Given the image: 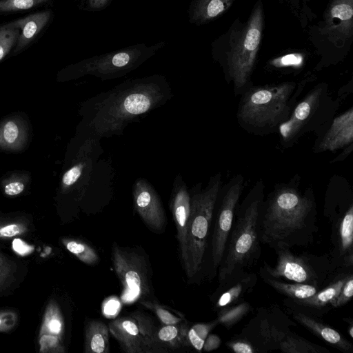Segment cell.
<instances>
[{
    "label": "cell",
    "mask_w": 353,
    "mask_h": 353,
    "mask_svg": "<svg viewBox=\"0 0 353 353\" xmlns=\"http://www.w3.org/2000/svg\"><path fill=\"white\" fill-rule=\"evenodd\" d=\"M172 97L170 83L163 74L126 80L83 103L81 114L85 135L97 140L121 136L129 124L162 106Z\"/></svg>",
    "instance_id": "cell-1"
},
{
    "label": "cell",
    "mask_w": 353,
    "mask_h": 353,
    "mask_svg": "<svg viewBox=\"0 0 353 353\" xmlns=\"http://www.w3.org/2000/svg\"><path fill=\"white\" fill-rule=\"evenodd\" d=\"M318 230L314 201L292 188L276 190L261 204L260 241L273 250L310 245Z\"/></svg>",
    "instance_id": "cell-2"
},
{
    "label": "cell",
    "mask_w": 353,
    "mask_h": 353,
    "mask_svg": "<svg viewBox=\"0 0 353 353\" xmlns=\"http://www.w3.org/2000/svg\"><path fill=\"white\" fill-rule=\"evenodd\" d=\"M265 26V11L257 0L245 21L236 18L228 29L211 43L214 60L224 68L236 88L244 85L254 70Z\"/></svg>",
    "instance_id": "cell-3"
},
{
    "label": "cell",
    "mask_w": 353,
    "mask_h": 353,
    "mask_svg": "<svg viewBox=\"0 0 353 353\" xmlns=\"http://www.w3.org/2000/svg\"><path fill=\"white\" fill-rule=\"evenodd\" d=\"M262 200L254 197L236 207L232 226L218 268L219 284L228 278L250 270L261 255L259 214Z\"/></svg>",
    "instance_id": "cell-4"
},
{
    "label": "cell",
    "mask_w": 353,
    "mask_h": 353,
    "mask_svg": "<svg viewBox=\"0 0 353 353\" xmlns=\"http://www.w3.org/2000/svg\"><path fill=\"white\" fill-rule=\"evenodd\" d=\"M220 186L219 179H215L206 188L191 196L185 242L180 253L183 268L189 279L197 278L201 272H205L206 256L208 262L212 219Z\"/></svg>",
    "instance_id": "cell-5"
},
{
    "label": "cell",
    "mask_w": 353,
    "mask_h": 353,
    "mask_svg": "<svg viewBox=\"0 0 353 353\" xmlns=\"http://www.w3.org/2000/svg\"><path fill=\"white\" fill-rule=\"evenodd\" d=\"M307 39L321 63L343 60L353 43V0H330L322 19L309 26Z\"/></svg>",
    "instance_id": "cell-6"
},
{
    "label": "cell",
    "mask_w": 353,
    "mask_h": 353,
    "mask_svg": "<svg viewBox=\"0 0 353 353\" xmlns=\"http://www.w3.org/2000/svg\"><path fill=\"white\" fill-rule=\"evenodd\" d=\"M276 262L271 266L263 261L259 275L272 279H284L293 283L324 288L332 279L339 268L329 254L321 256L303 252L296 254L290 248H277Z\"/></svg>",
    "instance_id": "cell-7"
},
{
    "label": "cell",
    "mask_w": 353,
    "mask_h": 353,
    "mask_svg": "<svg viewBox=\"0 0 353 353\" xmlns=\"http://www.w3.org/2000/svg\"><path fill=\"white\" fill-rule=\"evenodd\" d=\"M166 43H137L84 59L71 68L75 77L94 76L102 81L122 77L136 70L161 50Z\"/></svg>",
    "instance_id": "cell-8"
},
{
    "label": "cell",
    "mask_w": 353,
    "mask_h": 353,
    "mask_svg": "<svg viewBox=\"0 0 353 353\" xmlns=\"http://www.w3.org/2000/svg\"><path fill=\"white\" fill-rule=\"evenodd\" d=\"M296 324L279 307L272 304L257 310L238 336L249 341L259 352L278 350L280 342Z\"/></svg>",
    "instance_id": "cell-9"
},
{
    "label": "cell",
    "mask_w": 353,
    "mask_h": 353,
    "mask_svg": "<svg viewBox=\"0 0 353 353\" xmlns=\"http://www.w3.org/2000/svg\"><path fill=\"white\" fill-rule=\"evenodd\" d=\"M293 83L259 88L244 99L240 108V117L257 126L276 123L287 108L288 99L294 88Z\"/></svg>",
    "instance_id": "cell-10"
},
{
    "label": "cell",
    "mask_w": 353,
    "mask_h": 353,
    "mask_svg": "<svg viewBox=\"0 0 353 353\" xmlns=\"http://www.w3.org/2000/svg\"><path fill=\"white\" fill-rule=\"evenodd\" d=\"M112 261L123 288L125 296L130 300L145 298L151 294L150 271L144 254L135 248L112 246Z\"/></svg>",
    "instance_id": "cell-11"
},
{
    "label": "cell",
    "mask_w": 353,
    "mask_h": 353,
    "mask_svg": "<svg viewBox=\"0 0 353 353\" xmlns=\"http://www.w3.org/2000/svg\"><path fill=\"white\" fill-rule=\"evenodd\" d=\"M242 188L241 180L231 185L222 196L216 210L214 208L208 256V277L210 280L217 274Z\"/></svg>",
    "instance_id": "cell-12"
},
{
    "label": "cell",
    "mask_w": 353,
    "mask_h": 353,
    "mask_svg": "<svg viewBox=\"0 0 353 353\" xmlns=\"http://www.w3.org/2000/svg\"><path fill=\"white\" fill-rule=\"evenodd\" d=\"M109 331L127 353H152L151 338L157 326L140 312L117 318L108 324Z\"/></svg>",
    "instance_id": "cell-13"
},
{
    "label": "cell",
    "mask_w": 353,
    "mask_h": 353,
    "mask_svg": "<svg viewBox=\"0 0 353 353\" xmlns=\"http://www.w3.org/2000/svg\"><path fill=\"white\" fill-rule=\"evenodd\" d=\"M353 273L352 269H341L324 288L312 296L303 299L285 298L283 305L288 310H293L306 315L321 318L331 309L332 301L340 292L344 283Z\"/></svg>",
    "instance_id": "cell-14"
},
{
    "label": "cell",
    "mask_w": 353,
    "mask_h": 353,
    "mask_svg": "<svg viewBox=\"0 0 353 353\" xmlns=\"http://www.w3.org/2000/svg\"><path fill=\"white\" fill-rule=\"evenodd\" d=\"M134 207L145 225L152 232L160 233L166 224L165 213L160 197L152 185L143 178L133 184Z\"/></svg>",
    "instance_id": "cell-15"
},
{
    "label": "cell",
    "mask_w": 353,
    "mask_h": 353,
    "mask_svg": "<svg viewBox=\"0 0 353 353\" xmlns=\"http://www.w3.org/2000/svg\"><path fill=\"white\" fill-rule=\"evenodd\" d=\"M329 255L341 269L353 268V204L331 222Z\"/></svg>",
    "instance_id": "cell-16"
},
{
    "label": "cell",
    "mask_w": 353,
    "mask_h": 353,
    "mask_svg": "<svg viewBox=\"0 0 353 353\" xmlns=\"http://www.w3.org/2000/svg\"><path fill=\"white\" fill-rule=\"evenodd\" d=\"M258 280L257 274L250 270L236 274L221 283L211 296L214 310L218 312L243 301L254 289Z\"/></svg>",
    "instance_id": "cell-17"
},
{
    "label": "cell",
    "mask_w": 353,
    "mask_h": 353,
    "mask_svg": "<svg viewBox=\"0 0 353 353\" xmlns=\"http://www.w3.org/2000/svg\"><path fill=\"white\" fill-rule=\"evenodd\" d=\"M191 196L182 176H176L170 196V209L176 228L180 253L183 250L188 219L190 213Z\"/></svg>",
    "instance_id": "cell-18"
},
{
    "label": "cell",
    "mask_w": 353,
    "mask_h": 353,
    "mask_svg": "<svg viewBox=\"0 0 353 353\" xmlns=\"http://www.w3.org/2000/svg\"><path fill=\"white\" fill-rule=\"evenodd\" d=\"M190 326L183 321L173 325L157 327L151 338L152 353H165L192 347L188 339Z\"/></svg>",
    "instance_id": "cell-19"
},
{
    "label": "cell",
    "mask_w": 353,
    "mask_h": 353,
    "mask_svg": "<svg viewBox=\"0 0 353 353\" xmlns=\"http://www.w3.org/2000/svg\"><path fill=\"white\" fill-rule=\"evenodd\" d=\"M294 320L305 327L314 335L343 353H353V345L343 335L319 318L306 315L300 312L288 310Z\"/></svg>",
    "instance_id": "cell-20"
},
{
    "label": "cell",
    "mask_w": 353,
    "mask_h": 353,
    "mask_svg": "<svg viewBox=\"0 0 353 353\" xmlns=\"http://www.w3.org/2000/svg\"><path fill=\"white\" fill-rule=\"evenodd\" d=\"M353 140V110L350 108L337 117L327 132L319 148L334 151L350 144Z\"/></svg>",
    "instance_id": "cell-21"
},
{
    "label": "cell",
    "mask_w": 353,
    "mask_h": 353,
    "mask_svg": "<svg viewBox=\"0 0 353 353\" xmlns=\"http://www.w3.org/2000/svg\"><path fill=\"white\" fill-rule=\"evenodd\" d=\"M235 0H192L188 9V21L196 26L210 23L232 7Z\"/></svg>",
    "instance_id": "cell-22"
},
{
    "label": "cell",
    "mask_w": 353,
    "mask_h": 353,
    "mask_svg": "<svg viewBox=\"0 0 353 353\" xmlns=\"http://www.w3.org/2000/svg\"><path fill=\"white\" fill-rule=\"evenodd\" d=\"M321 94V90H315L306 97L294 109L291 118L280 125V133L285 140L293 138L306 119L316 108Z\"/></svg>",
    "instance_id": "cell-23"
},
{
    "label": "cell",
    "mask_w": 353,
    "mask_h": 353,
    "mask_svg": "<svg viewBox=\"0 0 353 353\" xmlns=\"http://www.w3.org/2000/svg\"><path fill=\"white\" fill-rule=\"evenodd\" d=\"M109 328L99 320L89 321L85 327V353L109 352Z\"/></svg>",
    "instance_id": "cell-24"
},
{
    "label": "cell",
    "mask_w": 353,
    "mask_h": 353,
    "mask_svg": "<svg viewBox=\"0 0 353 353\" xmlns=\"http://www.w3.org/2000/svg\"><path fill=\"white\" fill-rule=\"evenodd\" d=\"M50 14V10H46L12 22V25L21 30L17 42L15 52L21 50L34 38L47 24Z\"/></svg>",
    "instance_id": "cell-25"
},
{
    "label": "cell",
    "mask_w": 353,
    "mask_h": 353,
    "mask_svg": "<svg viewBox=\"0 0 353 353\" xmlns=\"http://www.w3.org/2000/svg\"><path fill=\"white\" fill-rule=\"evenodd\" d=\"M65 330L64 319L57 303L50 300L44 312L39 336L58 337L63 340Z\"/></svg>",
    "instance_id": "cell-26"
},
{
    "label": "cell",
    "mask_w": 353,
    "mask_h": 353,
    "mask_svg": "<svg viewBox=\"0 0 353 353\" xmlns=\"http://www.w3.org/2000/svg\"><path fill=\"white\" fill-rule=\"evenodd\" d=\"M261 278L278 293L293 299H303L312 296L321 290L314 285L299 283H290L265 276H261Z\"/></svg>",
    "instance_id": "cell-27"
},
{
    "label": "cell",
    "mask_w": 353,
    "mask_h": 353,
    "mask_svg": "<svg viewBox=\"0 0 353 353\" xmlns=\"http://www.w3.org/2000/svg\"><path fill=\"white\" fill-rule=\"evenodd\" d=\"M278 350L285 353H330L325 347L313 343L292 332L280 342Z\"/></svg>",
    "instance_id": "cell-28"
},
{
    "label": "cell",
    "mask_w": 353,
    "mask_h": 353,
    "mask_svg": "<svg viewBox=\"0 0 353 353\" xmlns=\"http://www.w3.org/2000/svg\"><path fill=\"white\" fill-rule=\"evenodd\" d=\"M252 309L250 303L244 300L216 312V319L219 325L230 330L247 316Z\"/></svg>",
    "instance_id": "cell-29"
},
{
    "label": "cell",
    "mask_w": 353,
    "mask_h": 353,
    "mask_svg": "<svg viewBox=\"0 0 353 353\" xmlns=\"http://www.w3.org/2000/svg\"><path fill=\"white\" fill-rule=\"evenodd\" d=\"M61 241L65 249L83 263L94 265L99 261L98 253L87 243L70 238L62 239Z\"/></svg>",
    "instance_id": "cell-30"
},
{
    "label": "cell",
    "mask_w": 353,
    "mask_h": 353,
    "mask_svg": "<svg viewBox=\"0 0 353 353\" xmlns=\"http://www.w3.org/2000/svg\"><path fill=\"white\" fill-rule=\"evenodd\" d=\"M24 131L21 125L15 120L6 121L0 128V146L16 149L23 141Z\"/></svg>",
    "instance_id": "cell-31"
},
{
    "label": "cell",
    "mask_w": 353,
    "mask_h": 353,
    "mask_svg": "<svg viewBox=\"0 0 353 353\" xmlns=\"http://www.w3.org/2000/svg\"><path fill=\"white\" fill-rule=\"evenodd\" d=\"M285 4L296 17L302 28L316 18V14L310 7V0H279Z\"/></svg>",
    "instance_id": "cell-32"
},
{
    "label": "cell",
    "mask_w": 353,
    "mask_h": 353,
    "mask_svg": "<svg viewBox=\"0 0 353 353\" xmlns=\"http://www.w3.org/2000/svg\"><path fill=\"white\" fill-rule=\"evenodd\" d=\"M218 325L216 319H214L208 323H196L190 327L188 336L191 347L198 352L202 351L207 336Z\"/></svg>",
    "instance_id": "cell-33"
},
{
    "label": "cell",
    "mask_w": 353,
    "mask_h": 353,
    "mask_svg": "<svg viewBox=\"0 0 353 353\" xmlns=\"http://www.w3.org/2000/svg\"><path fill=\"white\" fill-rule=\"evenodd\" d=\"M20 29L9 23L0 28V61L3 59L12 47L17 42Z\"/></svg>",
    "instance_id": "cell-34"
},
{
    "label": "cell",
    "mask_w": 353,
    "mask_h": 353,
    "mask_svg": "<svg viewBox=\"0 0 353 353\" xmlns=\"http://www.w3.org/2000/svg\"><path fill=\"white\" fill-rule=\"evenodd\" d=\"M141 303L145 307L152 310L163 325H173L182 322L183 318L177 316L169 310L161 305L150 301L142 300Z\"/></svg>",
    "instance_id": "cell-35"
},
{
    "label": "cell",
    "mask_w": 353,
    "mask_h": 353,
    "mask_svg": "<svg viewBox=\"0 0 353 353\" xmlns=\"http://www.w3.org/2000/svg\"><path fill=\"white\" fill-rule=\"evenodd\" d=\"M48 0H1L0 12H14L30 9Z\"/></svg>",
    "instance_id": "cell-36"
},
{
    "label": "cell",
    "mask_w": 353,
    "mask_h": 353,
    "mask_svg": "<svg viewBox=\"0 0 353 353\" xmlns=\"http://www.w3.org/2000/svg\"><path fill=\"white\" fill-rule=\"evenodd\" d=\"M353 296V273H352L344 283L337 296L332 301V307H341L346 305Z\"/></svg>",
    "instance_id": "cell-37"
},
{
    "label": "cell",
    "mask_w": 353,
    "mask_h": 353,
    "mask_svg": "<svg viewBox=\"0 0 353 353\" xmlns=\"http://www.w3.org/2000/svg\"><path fill=\"white\" fill-rule=\"evenodd\" d=\"M225 345L235 353H258L256 348L249 341L238 336L228 341Z\"/></svg>",
    "instance_id": "cell-38"
},
{
    "label": "cell",
    "mask_w": 353,
    "mask_h": 353,
    "mask_svg": "<svg viewBox=\"0 0 353 353\" xmlns=\"http://www.w3.org/2000/svg\"><path fill=\"white\" fill-rule=\"evenodd\" d=\"M18 314L14 310H0V332L11 331L17 325Z\"/></svg>",
    "instance_id": "cell-39"
},
{
    "label": "cell",
    "mask_w": 353,
    "mask_h": 353,
    "mask_svg": "<svg viewBox=\"0 0 353 353\" xmlns=\"http://www.w3.org/2000/svg\"><path fill=\"white\" fill-rule=\"evenodd\" d=\"M27 227L23 223H10L0 225V238H10L25 234Z\"/></svg>",
    "instance_id": "cell-40"
},
{
    "label": "cell",
    "mask_w": 353,
    "mask_h": 353,
    "mask_svg": "<svg viewBox=\"0 0 353 353\" xmlns=\"http://www.w3.org/2000/svg\"><path fill=\"white\" fill-rule=\"evenodd\" d=\"M14 272L11 262L0 253V288L6 284Z\"/></svg>",
    "instance_id": "cell-41"
},
{
    "label": "cell",
    "mask_w": 353,
    "mask_h": 353,
    "mask_svg": "<svg viewBox=\"0 0 353 353\" xmlns=\"http://www.w3.org/2000/svg\"><path fill=\"white\" fill-rule=\"evenodd\" d=\"M221 344V339L216 334H209L203 343V350L211 352L218 349Z\"/></svg>",
    "instance_id": "cell-42"
},
{
    "label": "cell",
    "mask_w": 353,
    "mask_h": 353,
    "mask_svg": "<svg viewBox=\"0 0 353 353\" xmlns=\"http://www.w3.org/2000/svg\"><path fill=\"white\" fill-rule=\"evenodd\" d=\"M12 249L16 253L22 256L30 254L34 250L33 246L19 239L13 241Z\"/></svg>",
    "instance_id": "cell-43"
},
{
    "label": "cell",
    "mask_w": 353,
    "mask_h": 353,
    "mask_svg": "<svg viewBox=\"0 0 353 353\" xmlns=\"http://www.w3.org/2000/svg\"><path fill=\"white\" fill-rule=\"evenodd\" d=\"M112 0H86L85 9L90 12L101 11L110 6Z\"/></svg>",
    "instance_id": "cell-44"
},
{
    "label": "cell",
    "mask_w": 353,
    "mask_h": 353,
    "mask_svg": "<svg viewBox=\"0 0 353 353\" xmlns=\"http://www.w3.org/2000/svg\"><path fill=\"white\" fill-rule=\"evenodd\" d=\"M24 187V184L21 181H10L4 186V192L8 196L18 195L23 191Z\"/></svg>",
    "instance_id": "cell-45"
},
{
    "label": "cell",
    "mask_w": 353,
    "mask_h": 353,
    "mask_svg": "<svg viewBox=\"0 0 353 353\" xmlns=\"http://www.w3.org/2000/svg\"><path fill=\"white\" fill-rule=\"evenodd\" d=\"M343 321L346 322L349 325L347 329L348 334L351 338H353V320L352 318H343Z\"/></svg>",
    "instance_id": "cell-46"
}]
</instances>
